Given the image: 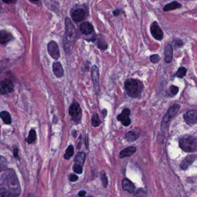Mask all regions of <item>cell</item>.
Returning <instances> with one entry per match:
<instances>
[{"label": "cell", "instance_id": "8", "mask_svg": "<svg viewBox=\"0 0 197 197\" xmlns=\"http://www.w3.org/2000/svg\"><path fill=\"white\" fill-rule=\"evenodd\" d=\"M14 86L12 82L9 79L3 80L0 83V94H7L13 91Z\"/></svg>", "mask_w": 197, "mask_h": 197}, {"label": "cell", "instance_id": "17", "mask_svg": "<svg viewBox=\"0 0 197 197\" xmlns=\"http://www.w3.org/2000/svg\"><path fill=\"white\" fill-rule=\"evenodd\" d=\"M52 71L54 75L57 78H61L63 76L64 71L62 64L59 62L54 63L52 64Z\"/></svg>", "mask_w": 197, "mask_h": 197}, {"label": "cell", "instance_id": "19", "mask_svg": "<svg viewBox=\"0 0 197 197\" xmlns=\"http://www.w3.org/2000/svg\"><path fill=\"white\" fill-rule=\"evenodd\" d=\"M85 15V12L82 9H78L73 12L72 19L74 22H80L83 20Z\"/></svg>", "mask_w": 197, "mask_h": 197}, {"label": "cell", "instance_id": "10", "mask_svg": "<svg viewBox=\"0 0 197 197\" xmlns=\"http://www.w3.org/2000/svg\"><path fill=\"white\" fill-rule=\"evenodd\" d=\"M151 32L153 38L157 41H161L164 37L163 32L156 22H153L152 24Z\"/></svg>", "mask_w": 197, "mask_h": 197}, {"label": "cell", "instance_id": "44", "mask_svg": "<svg viewBox=\"0 0 197 197\" xmlns=\"http://www.w3.org/2000/svg\"><path fill=\"white\" fill-rule=\"evenodd\" d=\"M107 110H103L102 111L103 116H104V117H105L106 116V115H107Z\"/></svg>", "mask_w": 197, "mask_h": 197}, {"label": "cell", "instance_id": "40", "mask_svg": "<svg viewBox=\"0 0 197 197\" xmlns=\"http://www.w3.org/2000/svg\"><path fill=\"white\" fill-rule=\"evenodd\" d=\"M85 144L87 149H88V146H89V138H88V135L87 134L85 135Z\"/></svg>", "mask_w": 197, "mask_h": 197}, {"label": "cell", "instance_id": "15", "mask_svg": "<svg viewBox=\"0 0 197 197\" xmlns=\"http://www.w3.org/2000/svg\"><path fill=\"white\" fill-rule=\"evenodd\" d=\"M80 29L82 34L88 35L93 32L94 27L90 23L84 22L81 24Z\"/></svg>", "mask_w": 197, "mask_h": 197}, {"label": "cell", "instance_id": "9", "mask_svg": "<svg viewBox=\"0 0 197 197\" xmlns=\"http://www.w3.org/2000/svg\"><path fill=\"white\" fill-rule=\"evenodd\" d=\"M47 51L52 59H59L60 57V51L58 45L55 41H51L47 45Z\"/></svg>", "mask_w": 197, "mask_h": 197}, {"label": "cell", "instance_id": "37", "mask_svg": "<svg viewBox=\"0 0 197 197\" xmlns=\"http://www.w3.org/2000/svg\"><path fill=\"white\" fill-rule=\"evenodd\" d=\"M69 179H70V180L71 182H76V181H77L78 180L79 177L76 175H75V174H71L70 176Z\"/></svg>", "mask_w": 197, "mask_h": 197}, {"label": "cell", "instance_id": "41", "mask_svg": "<svg viewBox=\"0 0 197 197\" xmlns=\"http://www.w3.org/2000/svg\"><path fill=\"white\" fill-rule=\"evenodd\" d=\"M86 194V191L84 190H82L79 192V196L80 197H84L85 196V195Z\"/></svg>", "mask_w": 197, "mask_h": 197}, {"label": "cell", "instance_id": "25", "mask_svg": "<svg viewBox=\"0 0 197 197\" xmlns=\"http://www.w3.org/2000/svg\"><path fill=\"white\" fill-rule=\"evenodd\" d=\"M74 154V147L72 145H69L66 150V153L64 154V159L67 160L70 159Z\"/></svg>", "mask_w": 197, "mask_h": 197}, {"label": "cell", "instance_id": "4", "mask_svg": "<svg viewBox=\"0 0 197 197\" xmlns=\"http://www.w3.org/2000/svg\"><path fill=\"white\" fill-rule=\"evenodd\" d=\"M179 146L186 152H192L197 149V138L189 135L179 140Z\"/></svg>", "mask_w": 197, "mask_h": 197}, {"label": "cell", "instance_id": "31", "mask_svg": "<svg viewBox=\"0 0 197 197\" xmlns=\"http://www.w3.org/2000/svg\"><path fill=\"white\" fill-rule=\"evenodd\" d=\"M97 45L98 48L102 50H106L107 49V47H108V45L103 39H99L97 42Z\"/></svg>", "mask_w": 197, "mask_h": 197}, {"label": "cell", "instance_id": "30", "mask_svg": "<svg viewBox=\"0 0 197 197\" xmlns=\"http://www.w3.org/2000/svg\"><path fill=\"white\" fill-rule=\"evenodd\" d=\"M186 72H187L186 68L183 66H181L178 69V70L176 72V76L178 77H179V78L182 79L184 76H185Z\"/></svg>", "mask_w": 197, "mask_h": 197}, {"label": "cell", "instance_id": "34", "mask_svg": "<svg viewBox=\"0 0 197 197\" xmlns=\"http://www.w3.org/2000/svg\"><path fill=\"white\" fill-rule=\"evenodd\" d=\"M178 91H179V88H178L177 86H171V88H169L170 95H171L172 96L176 95L178 94Z\"/></svg>", "mask_w": 197, "mask_h": 197}, {"label": "cell", "instance_id": "35", "mask_svg": "<svg viewBox=\"0 0 197 197\" xmlns=\"http://www.w3.org/2000/svg\"><path fill=\"white\" fill-rule=\"evenodd\" d=\"M151 61L153 63H157L160 60V57L158 54H153L151 57Z\"/></svg>", "mask_w": 197, "mask_h": 197}, {"label": "cell", "instance_id": "18", "mask_svg": "<svg viewBox=\"0 0 197 197\" xmlns=\"http://www.w3.org/2000/svg\"><path fill=\"white\" fill-rule=\"evenodd\" d=\"M136 150H137V149L134 146H130V147H127L121 152L120 154H119V157L122 159L124 157H130L136 153Z\"/></svg>", "mask_w": 197, "mask_h": 197}, {"label": "cell", "instance_id": "29", "mask_svg": "<svg viewBox=\"0 0 197 197\" xmlns=\"http://www.w3.org/2000/svg\"><path fill=\"white\" fill-rule=\"evenodd\" d=\"M100 180L102 182L103 186L104 188H106L108 186V179L105 173V171H102L100 174Z\"/></svg>", "mask_w": 197, "mask_h": 197}, {"label": "cell", "instance_id": "43", "mask_svg": "<svg viewBox=\"0 0 197 197\" xmlns=\"http://www.w3.org/2000/svg\"><path fill=\"white\" fill-rule=\"evenodd\" d=\"M18 153H19L18 150H17V149H15V150H13V154H14V155H15V157L16 158H17V157H19V155H18Z\"/></svg>", "mask_w": 197, "mask_h": 197}, {"label": "cell", "instance_id": "12", "mask_svg": "<svg viewBox=\"0 0 197 197\" xmlns=\"http://www.w3.org/2000/svg\"><path fill=\"white\" fill-rule=\"evenodd\" d=\"M122 188L123 190L126 191H127L130 194H134L135 190H136V187L134 184L131 182L130 180L129 179L125 178L122 180Z\"/></svg>", "mask_w": 197, "mask_h": 197}, {"label": "cell", "instance_id": "20", "mask_svg": "<svg viewBox=\"0 0 197 197\" xmlns=\"http://www.w3.org/2000/svg\"><path fill=\"white\" fill-rule=\"evenodd\" d=\"M86 159L85 154L84 152H79L77 154V155L74 159V164L83 167Z\"/></svg>", "mask_w": 197, "mask_h": 197}, {"label": "cell", "instance_id": "22", "mask_svg": "<svg viewBox=\"0 0 197 197\" xmlns=\"http://www.w3.org/2000/svg\"><path fill=\"white\" fill-rule=\"evenodd\" d=\"M139 132L131 131L127 132L125 135V138L128 142H134L139 138Z\"/></svg>", "mask_w": 197, "mask_h": 197}, {"label": "cell", "instance_id": "5", "mask_svg": "<svg viewBox=\"0 0 197 197\" xmlns=\"http://www.w3.org/2000/svg\"><path fill=\"white\" fill-rule=\"evenodd\" d=\"M69 113L71 116L72 120L74 123H80L82 118V110L78 102H74L70 106L69 109Z\"/></svg>", "mask_w": 197, "mask_h": 197}, {"label": "cell", "instance_id": "11", "mask_svg": "<svg viewBox=\"0 0 197 197\" xmlns=\"http://www.w3.org/2000/svg\"><path fill=\"white\" fill-rule=\"evenodd\" d=\"M185 122L189 124H196L197 123V110H188L184 115Z\"/></svg>", "mask_w": 197, "mask_h": 197}, {"label": "cell", "instance_id": "2", "mask_svg": "<svg viewBox=\"0 0 197 197\" xmlns=\"http://www.w3.org/2000/svg\"><path fill=\"white\" fill-rule=\"evenodd\" d=\"M76 30L69 17L65 19V34L64 38V48L66 52H72L73 45L76 38Z\"/></svg>", "mask_w": 197, "mask_h": 197}, {"label": "cell", "instance_id": "13", "mask_svg": "<svg viewBox=\"0 0 197 197\" xmlns=\"http://www.w3.org/2000/svg\"><path fill=\"white\" fill-rule=\"evenodd\" d=\"M197 159V155L191 154L187 156L182 161L181 164V168L183 170H186L188 168L190 165H191L196 159Z\"/></svg>", "mask_w": 197, "mask_h": 197}, {"label": "cell", "instance_id": "36", "mask_svg": "<svg viewBox=\"0 0 197 197\" xmlns=\"http://www.w3.org/2000/svg\"><path fill=\"white\" fill-rule=\"evenodd\" d=\"M136 195L137 196H146V192L145 191V190H144L142 189H140L136 192Z\"/></svg>", "mask_w": 197, "mask_h": 197}, {"label": "cell", "instance_id": "24", "mask_svg": "<svg viewBox=\"0 0 197 197\" xmlns=\"http://www.w3.org/2000/svg\"><path fill=\"white\" fill-rule=\"evenodd\" d=\"M181 7V4L176 1H173L172 2H170L168 4H167L164 8V11L166 12L169 11H172L176 9H178L179 8Z\"/></svg>", "mask_w": 197, "mask_h": 197}, {"label": "cell", "instance_id": "14", "mask_svg": "<svg viewBox=\"0 0 197 197\" xmlns=\"http://www.w3.org/2000/svg\"><path fill=\"white\" fill-rule=\"evenodd\" d=\"M91 77L94 85L95 88H97L99 85V71L96 66H94L92 67Z\"/></svg>", "mask_w": 197, "mask_h": 197}, {"label": "cell", "instance_id": "23", "mask_svg": "<svg viewBox=\"0 0 197 197\" xmlns=\"http://www.w3.org/2000/svg\"><path fill=\"white\" fill-rule=\"evenodd\" d=\"M0 117L5 124H10L12 123V118L10 115L7 111L1 112L0 113Z\"/></svg>", "mask_w": 197, "mask_h": 197}, {"label": "cell", "instance_id": "33", "mask_svg": "<svg viewBox=\"0 0 197 197\" xmlns=\"http://www.w3.org/2000/svg\"><path fill=\"white\" fill-rule=\"evenodd\" d=\"M73 171L77 174H81L82 173V167L74 164L73 167Z\"/></svg>", "mask_w": 197, "mask_h": 197}, {"label": "cell", "instance_id": "42", "mask_svg": "<svg viewBox=\"0 0 197 197\" xmlns=\"http://www.w3.org/2000/svg\"><path fill=\"white\" fill-rule=\"evenodd\" d=\"M120 12H121V11H120V10H119V9H116L115 11H114L113 12V14H114V16H118V15H119Z\"/></svg>", "mask_w": 197, "mask_h": 197}, {"label": "cell", "instance_id": "26", "mask_svg": "<svg viewBox=\"0 0 197 197\" xmlns=\"http://www.w3.org/2000/svg\"><path fill=\"white\" fill-rule=\"evenodd\" d=\"M36 138H37V133L35 130L34 129H31L29 131L28 139H27V142L28 143H31L36 140Z\"/></svg>", "mask_w": 197, "mask_h": 197}, {"label": "cell", "instance_id": "28", "mask_svg": "<svg viewBox=\"0 0 197 197\" xmlns=\"http://www.w3.org/2000/svg\"><path fill=\"white\" fill-rule=\"evenodd\" d=\"M92 124L94 127H97L101 124V121L99 119V116L97 113H95L92 117Z\"/></svg>", "mask_w": 197, "mask_h": 197}, {"label": "cell", "instance_id": "27", "mask_svg": "<svg viewBox=\"0 0 197 197\" xmlns=\"http://www.w3.org/2000/svg\"><path fill=\"white\" fill-rule=\"evenodd\" d=\"M7 168V161L6 159L3 156L0 155V172L6 170Z\"/></svg>", "mask_w": 197, "mask_h": 197}, {"label": "cell", "instance_id": "38", "mask_svg": "<svg viewBox=\"0 0 197 197\" xmlns=\"http://www.w3.org/2000/svg\"><path fill=\"white\" fill-rule=\"evenodd\" d=\"M174 45H175L176 47L181 48V47H182L183 45V44L182 41L178 39V40L175 41V42H174Z\"/></svg>", "mask_w": 197, "mask_h": 197}, {"label": "cell", "instance_id": "39", "mask_svg": "<svg viewBox=\"0 0 197 197\" xmlns=\"http://www.w3.org/2000/svg\"><path fill=\"white\" fill-rule=\"evenodd\" d=\"M2 1L5 4H15L17 0H2Z\"/></svg>", "mask_w": 197, "mask_h": 197}, {"label": "cell", "instance_id": "1", "mask_svg": "<svg viewBox=\"0 0 197 197\" xmlns=\"http://www.w3.org/2000/svg\"><path fill=\"white\" fill-rule=\"evenodd\" d=\"M4 183L7 186V190L11 197L19 196L21 192V188L18 178L13 169H8L3 179Z\"/></svg>", "mask_w": 197, "mask_h": 197}, {"label": "cell", "instance_id": "3", "mask_svg": "<svg viewBox=\"0 0 197 197\" xmlns=\"http://www.w3.org/2000/svg\"><path fill=\"white\" fill-rule=\"evenodd\" d=\"M124 88L129 97L133 98H137L142 94L144 90V85L140 80L129 79L124 82Z\"/></svg>", "mask_w": 197, "mask_h": 197}, {"label": "cell", "instance_id": "16", "mask_svg": "<svg viewBox=\"0 0 197 197\" xmlns=\"http://www.w3.org/2000/svg\"><path fill=\"white\" fill-rule=\"evenodd\" d=\"M13 39L12 35L6 31H0V44L5 45Z\"/></svg>", "mask_w": 197, "mask_h": 197}, {"label": "cell", "instance_id": "45", "mask_svg": "<svg viewBox=\"0 0 197 197\" xmlns=\"http://www.w3.org/2000/svg\"><path fill=\"white\" fill-rule=\"evenodd\" d=\"M31 1H34V2H37V1H39V0H31Z\"/></svg>", "mask_w": 197, "mask_h": 197}, {"label": "cell", "instance_id": "21", "mask_svg": "<svg viewBox=\"0 0 197 197\" xmlns=\"http://www.w3.org/2000/svg\"><path fill=\"white\" fill-rule=\"evenodd\" d=\"M173 58V49L171 45H168L165 51V61L167 63H170Z\"/></svg>", "mask_w": 197, "mask_h": 197}, {"label": "cell", "instance_id": "7", "mask_svg": "<svg viewBox=\"0 0 197 197\" xmlns=\"http://www.w3.org/2000/svg\"><path fill=\"white\" fill-rule=\"evenodd\" d=\"M131 112L128 108H125L122 110L121 114L117 116V120L122 123L124 126H129L131 124V120L130 119Z\"/></svg>", "mask_w": 197, "mask_h": 197}, {"label": "cell", "instance_id": "32", "mask_svg": "<svg viewBox=\"0 0 197 197\" xmlns=\"http://www.w3.org/2000/svg\"><path fill=\"white\" fill-rule=\"evenodd\" d=\"M0 197H11V195L7 189L2 187L0 189Z\"/></svg>", "mask_w": 197, "mask_h": 197}, {"label": "cell", "instance_id": "6", "mask_svg": "<svg viewBox=\"0 0 197 197\" xmlns=\"http://www.w3.org/2000/svg\"><path fill=\"white\" fill-rule=\"evenodd\" d=\"M180 108H181L180 105H179L178 104H175L169 108V109L167 110V113H166L164 117L163 118V122L161 123L162 128H164L166 127L167 124H168L169 120L171 119V118L174 117L175 115L178 113Z\"/></svg>", "mask_w": 197, "mask_h": 197}]
</instances>
